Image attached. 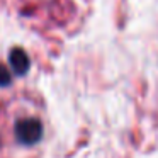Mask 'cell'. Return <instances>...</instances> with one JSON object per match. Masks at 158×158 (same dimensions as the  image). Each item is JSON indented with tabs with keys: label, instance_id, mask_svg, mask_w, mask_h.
Instances as JSON below:
<instances>
[{
	"label": "cell",
	"instance_id": "cell-1",
	"mask_svg": "<svg viewBox=\"0 0 158 158\" xmlns=\"http://www.w3.org/2000/svg\"><path fill=\"white\" fill-rule=\"evenodd\" d=\"M14 136L17 143L24 144V146H31L41 141L43 138V124L36 117H29V119H19L14 126Z\"/></svg>",
	"mask_w": 158,
	"mask_h": 158
},
{
	"label": "cell",
	"instance_id": "cell-2",
	"mask_svg": "<svg viewBox=\"0 0 158 158\" xmlns=\"http://www.w3.org/2000/svg\"><path fill=\"white\" fill-rule=\"evenodd\" d=\"M9 61H10V66L14 70L15 75H26L31 66V60H29L27 53L22 48H14L10 51V56H9Z\"/></svg>",
	"mask_w": 158,
	"mask_h": 158
},
{
	"label": "cell",
	"instance_id": "cell-3",
	"mask_svg": "<svg viewBox=\"0 0 158 158\" xmlns=\"http://www.w3.org/2000/svg\"><path fill=\"white\" fill-rule=\"evenodd\" d=\"M12 82V77L9 73V70L4 65H0V87H7Z\"/></svg>",
	"mask_w": 158,
	"mask_h": 158
}]
</instances>
